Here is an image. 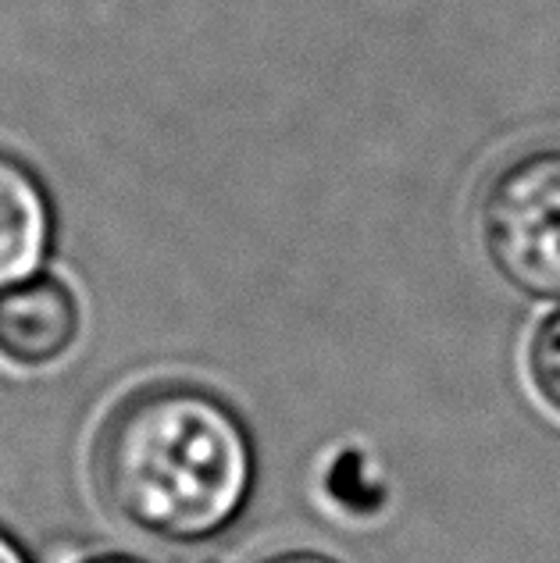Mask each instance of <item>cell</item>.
I'll return each mask as SVG.
<instances>
[{
  "label": "cell",
  "instance_id": "cell-3",
  "mask_svg": "<svg viewBox=\"0 0 560 563\" xmlns=\"http://www.w3.org/2000/svg\"><path fill=\"white\" fill-rule=\"evenodd\" d=\"M79 339V303L62 282L25 278L0 289V357L19 367L62 361Z\"/></svg>",
  "mask_w": 560,
  "mask_h": 563
},
{
  "label": "cell",
  "instance_id": "cell-1",
  "mask_svg": "<svg viewBox=\"0 0 560 563\" xmlns=\"http://www.w3.org/2000/svg\"><path fill=\"white\" fill-rule=\"evenodd\" d=\"M254 442L240 413L179 382L132 393L94 450V482L108 510L168 542L226 531L254 493Z\"/></svg>",
  "mask_w": 560,
  "mask_h": 563
},
{
  "label": "cell",
  "instance_id": "cell-2",
  "mask_svg": "<svg viewBox=\"0 0 560 563\" xmlns=\"http://www.w3.org/2000/svg\"><path fill=\"white\" fill-rule=\"evenodd\" d=\"M482 246L514 289L560 300V151L507 161L482 192Z\"/></svg>",
  "mask_w": 560,
  "mask_h": 563
},
{
  "label": "cell",
  "instance_id": "cell-6",
  "mask_svg": "<svg viewBox=\"0 0 560 563\" xmlns=\"http://www.w3.org/2000/svg\"><path fill=\"white\" fill-rule=\"evenodd\" d=\"M0 563H33V560H29V553L8 536L4 528H0Z\"/></svg>",
  "mask_w": 560,
  "mask_h": 563
},
{
  "label": "cell",
  "instance_id": "cell-5",
  "mask_svg": "<svg viewBox=\"0 0 560 563\" xmlns=\"http://www.w3.org/2000/svg\"><path fill=\"white\" fill-rule=\"evenodd\" d=\"M528 378L542 404L560 413V310L542 318L528 339Z\"/></svg>",
  "mask_w": 560,
  "mask_h": 563
},
{
  "label": "cell",
  "instance_id": "cell-4",
  "mask_svg": "<svg viewBox=\"0 0 560 563\" xmlns=\"http://www.w3.org/2000/svg\"><path fill=\"white\" fill-rule=\"evenodd\" d=\"M51 207L33 172L0 154V289L19 286L47 257Z\"/></svg>",
  "mask_w": 560,
  "mask_h": 563
},
{
  "label": "cell",
  "instance_id": "cell-7",
  "mask_svg": "<svg viewBox=\"0 0 560 563\" xmlns=\"http://www.w3.org/2000/svg\"><path fill=\"white\" fill-rule=\"evenodd\" d=\"M264 563H339V560L321 556V553H307V550H293V553H278V556L264 560Z\"/></svg>",
  "mask_w": 560,
  "mask_h": 563
},
{
  "label": "cell",
  "instance_id": "cell-8",
  "mask_svg": "<svg viewBox=\"0 0 560 563\" xmlns=\"http://www.w3.org/2000/svg\"><path fill=\"white\" fill-rule=\"evenodd\" d=\"M83 563H146V560L122 556V553H108V556H94V560H83Z\"/></svg>",
  "mask_w": 560,
  "mask_h": 563
}]
</instances>
